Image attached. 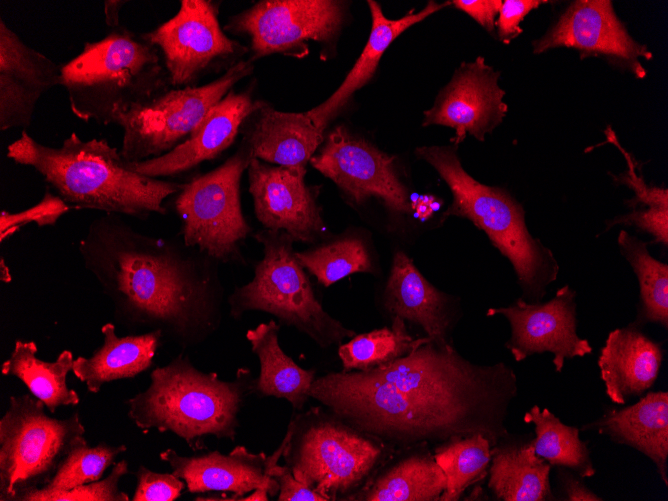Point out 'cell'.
I'll return each instance as SVG.
<instances>
[{
  "instance_id": "cell-8",
  "label": "cell",
  "mask_w": 668,
  "mask_h": 501,
  "mask_svg": "<svg viewBox=\"0 0 668 501\" xmlns=\"http://www.w3.org/2000/svg\"><path fill=\"white\" fill-rule=\"evenodd\" d=\"M262 258L250 282L236 287L229 296L230 315L262 311L294 327L327 348L352 338L355 332L330 316L316 299L309 278L298 261L293 240L285 233L263 229L255 234Z\"/></svg>"
},
{
  "instance_id": "cell-30",
  "label": "cell",
  "mask_w": 668,
  "mask_h": 501,
  "mask_svg": "<svg viewBox=\"0 0 668 501\" xmlns=\"http://www.w3.org/2000/svg\"><path fill=\"white\" fill-rule=\"evenodd\" d=\"M279 330L280 325L270 320L246 333L260 363V374L254 380L253 391L262 397L286 399L299 411L310 397L315 371L303 369L284 353L279 344Z\"/></svg>"
},
{
  "instance_id": "cell-40",
  "label": "cell",
  "mask_w": 668,
  "mask_h": 501,
  "mask_svg": "<svg viewBox=\"0 0 668 501\" xmlns=\"http://www.w3.org/2000/svg\"><path fill=\"white\" fill-rule=\"evenodd\" d=\"M128 473L127 461L121 460L115 464L105 479L48 494L40 501H128V495L118 486L120 479Z\"/></svg>"
},
{
  "instance_id": "cell-34",
  "label": "cell",
  "mask_w": 668,
  "mask_h": 501,
  "mask_svg": "<svg viewBox=\"0 0 668 501\" xmlns=\"http://www.w3.org/2000/svg\"><path fill=\"white\" fill-rule=\"evenodd\" d=\"M620 253L632 267L639 284L637 315L639 328L656 323L668 328V265L648 251V243L621 229L617 238Z\"/></svg>"
},
{
  "instance_id": "cell-43",
  "label": "cell",
  "mask_w": 668,
  "mask_h": 501,
  "mask_svg": "<svg viewBox=\"0 0 668 501\" xmlns=\"http://www.w3.org/2000/svg\"><path fill=\"white\" fill-rule=\"evenodd\" d=\"M270 475L279 485L278 501H327L311 487L298 481L286 465L273 464Z\"/></svg>"
},
{
  "instance_id": "cell-24",
  "label": "cell",
  "mask_w": 668,
  "mask_h": 501,
  "mask_svg": "<svg viewBox=\"0 0 668 501\" xmlns=\"http://www.w3.org/2000/svg\"><path fill=\"white\" fill-rule=\"evenodd\" d=\"M581 431H596L617 444L636 449L655 465L668 485V393L648 392L633 405L609 407Z\"/></svg>"
},
{
  "instance_id": "cell-11",
  "label": "cell",
  "mask_w": 668,
  "mask_h": 501,
  "mask_svg": "<svg viewBox=\"0 0 668 501\" xmlns=\"http://www.w3.org/2000/svg\"><path fill=\"white\" fill-rule=\"evenodd\" d=\"M252 70V61H239L210 83L167 90L119 114L115 124L123 129L120 153L124 160L139 162L159 157L180 145L210 109Z\"/></svg>"
},
{
  "instance_id": "cell-7",
  "label": "cell",
  "mask_w": 668,
  "mask_h": 501,
  "mask_svg": "<svg viewBox=\"0 0 668 501\" xmlns=\"http://www.w3.org/2000/svg\"><path fill=\"white\" fill-rule=\"evenodd\" d=\"M284 438L286 466L327 501L356 492L395 451L321 407L293 416Z\"/></svg>"
},
{
  "instance_id": "cell-4",
  "label": "cell",
  "mask_w": 668,
  "mask_h": 501,
  "mask_svg": "<svg viewBox=\"0 0 668 501\" xmlns=\"http://www.w3.org/2000/svg\"><path fill=\"white\" fill-rule=\"evenodd\" d=\"M253 384L249 370L239 369L234 381H223L180 354L154 369L149 387L127 400L128 416L144 433L170 431L193 450H202L205 436L235 439L238 415Z\"/></svg>"
},
{
  "instance_id": "cell-15",
  "label": "cell",
  "mask_w": 668,
  "mask_h": 501,
  "mask_svg": "<svg viewBox=\"0 0 668 501\" xmlns=\"http://www.w3.org/2000/svg\"><path fill=\"white\" fill-rule=\"evenodd\" d=\"M394 159L338 125L310 163L352 203L361 205L377 198L392 213L410 214L408 190L396 173Z\"/></svg>"
},
{
  "instance_id": "cell-16",
  "label": "cell",
  "mask_w": 668,
  "mask_h": 501,
  "mask_svg": "<svg viewBox=\"0 0 668 501\" xmlns=\"http://www.w3.org/2000/svg\"><path fill=\"white\" fill-rule=\"evenodd\" d=\"M576 291L564 285L544 303L517 299L507 307L489 308L486 316L502 315L511 328L506 343L515 361L550 352L556 372L565 360L584 357L593 351L587 339L577 335Z\"/></svg>"
},
{
  "instance_id": "cell-41",
  "label": "cell",
  "mask_w": 668,
  "mask_h": 501,
  "mask_svg": "<svg viewBox=\"0 0 668 501\" xmlns=\"http://www.w3.org/2000/svg\"><path fill=\"white\" fill-rule=\"evenodd\" d=\"M136 477L133 501H173L186 487L185 481L173 473H157L145 466L138 468Z\"/></svg>"
},
{
  "instance_id": "cell-10",
  "label": "cell",
  "mask_w": 668,
  "mask_h": 501,
  "mask_svg": "<svg viewBox=\"0 0 668 501\" xmlns=\"http://www.w3.org/2000/svg\"><path fill=\"white\" fill-rule=\"evenodd\" d=\"M252 156L242 143L222 165L192 178L174 201L183 242L219 263L243 262L250 233L241 209L240 181Z\"/></svg>"
},
{
  "instance_id": "cell-21",
  "label": "cell",
  "mask_w": 668,
  "mask_h": 501,
  "mask_svg": "<svg viewBox=\"0 0 668 501\" xmlns=\"http://www.w3.org/2000/svg\"><path fill=\"white\" fill-rule=\"evenodd\" d=\"M249 93L231 89L207 113L190 137L159 157L127 162L129 169L154 178L187 172L224 152L235 140L245 119L259 106Z\"/></svg>"
},
{
  "instance_id": "cell-20",
  "label": "cell",
  "mask_w": 668,
  "mask_h": 501,
  "mask_svg": "<svg viewBox=\"0 0 668 501\" xmlns=\"http://www.w3.org/2000/svg\"><path fill=\"white\" fill-rule=\"evenodd\" d=\"M61 83V66L0 19V131L30 126L41 96Z\"/></svg>"
},
{
  "instance_id": "cell-17",
  "label": "cell",
  "mask_w": 668,
  "mask_h": 501,
  "mask_svg": "<svg viewBox=\"0 0 668 501\" xmlns=\"http://www.w3.org/2000/svg\"><path fill=\"white\" fill-rule=\"evenodd\" d=\"M500 72L483 57L463 62L438 93L433 106L424 111L422 125H443L454 129L451 138L458 146L467 135L484 141L502 123L508 106L499 87Z\"/></svg>"
},
{
  "instance_id": "cell-2",
  "label": "cell",
  "mask_w": 668,
  "mask_h": 501,
  "mask_svg": "<svg viewBox=\"0 0 668 501\" xmlns=\"http://www.w3.org/2000/svg\"><path fill=\"white\" fill-rule=\"evenodd\" d=\"M78 251L124 327L160 331L183 348L219 329V262L183 240L145 234L120 215L104 214L89 224Z\"/></svg>"
},
{
  "instance_id": "cell-25",
  "label": "cell",
  "mask_w": 668,
  "mask_h": 501,
  "mask_svg": "<svg viewBox=\"0 0 668 501\" xmlns=\"http://www.w3.org/2000/svg\"><path fill=\"white\" fill-rule=\"evenodd\" d=\"M367 3L371 12L372 26L368 41L359 58L337 90L320 105L307 111L310 119L322 132L349 102L352 95L370 81L382 55L400 34L450 5V2L429 1L417 13L409 12L402 18L388 19L376 1L368 0Z\"/></svg>"
},
{
  "instance_id": "cell-18",
  "label": "cell",
  "mask_w": 668,
  "mask_h": 501,
  "mask_svg": "<svg viewBox=\"0 0 668 501\" xmlns=\"http://www.w3.org/2000/svg\"><path fill=\"white\" fill-rule=\"evenodd\" d=\"M247 170L255 215L265 229L306 243L325 233L316 194L304 181L306 168L270 165L252 158Z\"/></svg>"
},
{
  "instance_id": "cell-28",
  "label": "cell",
  "mask_w": 668,
  "mask_h": 501,
  "mask_svg": "<svg viewBox=\"0 0 668 501\" xmlns=\"http://www.w3.org/2000/svg\"><path fill=\"white\" fill-rule=\"evenodd\" d=\"M101 333L103 344L90 358L79 356L72 368L92 393L99 392L105 383L133 378L150 368L163 338L160 331L119 337L112 323L104 324Z\"/></svg>"
},
{
  "instance_id": "cell-19",
  "label": "cell",
  "mask_w": 668,
  "mask_h": 501,
  "mask_svg": "<svg viewBox=\"0 0 668 501\" xmlns=\"http://www.w3.org/2000/svg\"><path fill=\"white\" fill-rule=\"evenodd\" d=\"M286 445L270 455L252 453L244 446H236L228 455L212 451L200 456H181L173 449L160 453V459L169 464L172 473L183 479L190 493L228 492L230 496H198L194 500L236 501L257 488L267 489L270 496L279 491L277 481L270 475V467L278 463Z\"/></svg>"
},
{
  "instance_id": "cell-6",
  "label": "cell",
  "mask_w": 668,
  "mask_h": 501,
  "mask_svg": "<svg viewBox=\"0 0 668 501\" xmlns=\"http://www.w3.org/2000/svg\"><path fill=\"white\" fill-rule=\"evenodd\" d=\"M416 155L429 163L448 185L452 202L443 218L470 220L511 263L532 303L541 302L559 273L553 252L531 235L525 211L506 190L478 182L463 168L456 146L418 147Z\"/></svg>"
},
{
  "instance_id": "cell-12",
  "label": "cell",
  "mask_w": 668,
  "mask_h": 501,
  "mask_svg": "<svg viewBox=\"0 0 668 501\" xmlns=\"http://www.w3.org/2000/svg\"><path fill=\"white\" fill-rule=\"evenodd\" d=\"M163 58L169 83L176 88L197 86L205 75L229 69L246 50L229 38L218 20V4L182 0L178 12L143 34Z\"/></svg>"
},
{
  "instance_id": "cell-27",
  "label": "cell",
  "mask_w": 668,
  "mask_h": 501,
  "mask_svg": "<svg viewBox=\"0 0 668 501\" xmlns=\"http://www.w3.org/2000/svg\"><path fill=\"white\" fill-rule=\"evenodd\" d=\"M426 445L385 463L345 500L439 501L446 487L445 475Z\"/></svg>"
},
{
  "instance_id": "cell-23",
  "label": "cell",
  "mask_w": 668,
  "mask_h": 501,
  "mask_svg": "<svg viewBox=\"0 0 668 501\" xmlns=\"http://www.w3.org/2000/svg\"><path fill=\"white\" fill-rule=\"evenodd\" d=\"M664 358L661 342L633 323L611 331L597 361L605 393L616 404L641 396L655 383Z\"/></svg>"
},
{
  "instance_id": "cell-1",
  "label": "cell",
  "mask_w": 668,
  "mask_h": 501,
  "mask_svg": "<svg viewBox=\"0 0 668 501\" xmlns=\"http://www.w3.org/2000/svg\"><path fill=\"white\" fill-rule=\"evenodd\" d=\"M518 379L504 362L478 365L448 341L429 338L409 354L363 371L330 372L309 396L358 430L396 450L481 434L495 446Z\"/></svg>"
},
{
  "instance_id": "cell-32",
  "label": "cell",
  "mask_w": 668,
  "mask_h": 501,
  "mask_svg": "<svg viewBox=\"0 0 668 501\" xmlns=\"http://www.w3.org/2000/svg\"><path fill=\"white\" fill-rule=\"evenodd\" d=\"M607 143L614 144L624 155L627 169L619 175H612L613 180L626 185L634 192L626 204L631 212L615 217L606 222L607 229L614 225L635 227L641 232L649 234L653 239L651 244L668 245V190L665 187L648 185L642 176L641 165L631 153L619 143L613 130H605ZM604 142V143H606ZM601 143V144H604Z\"/></svg>"
},
{
  "instance_id": "cell-39",
  "label": "cell",
  "mask_w": 668,
  "mask_h": 501,
  "mask_svg": "<svg viewBox=\"0 0 668 501\" xmlns=\"http://www.w3.org/2000/svg\"><path fill=\"white\" fill-rule=\"evenodd\" d=\"M71 210L73 208L70 205L47 188L43 198L36 205L16 213L7 210L0 212V242L3 243L29 223H35L40 227L54 225L61 216Z\"/></svg>"
},
{
  "instance_id": "cell-42",
  "label": "cell",
  "mask_w": 668,
  "mask_h": 501,
  "mask_svg": "<svg viewBox=\"0 0 668 501\" xmlns=\"http://www.w3.org/2000/svg\"><path fill=\"white\" fill-rule=\"evenodd\" d=\"M549 3L542 0H505L502 1L498 19L497 35L501 42L509 44L522 33L520 23L533 9L541 4Z\"/></svg>"
},
{
  "instance_id": "cell-45",
  "label": "cell",
  "mask_w": 668,
  "mask_h": 501,
  "mask_svg": "<svg viewBox=\"0 0 668 501\" xmlns=\"http://www.w3.org/2000/svg\"><path fill=\"white\" fill-rule=\"evenodd\" d=\"M557 478L561 499L566 501H603L604 499L591 491L583 478L565 467H557Z\"/></svg>"
},
{
  "instance_id": "cell-47",
  "label": "cell",
  "mask_w": 668,
  "mask_h": 501,
  "mask_svg": "<svg viewBox=\"0 0 668 501\" xmlns=\"http://www.w3.org/2000/svg\"><path fill=\"white\" fill-rule=\"evenodd\" d=\"M0 280L4 283H10L12 280L10 270L3 257L0 259Z\"/></svg>"
},
{
  "instance_id": "cell-37",
  "label": "cell",
  "mask_w": 668,
  "mask_h": 501,
  "mask_svg": "<svg viewBox=\"0 0 668 501\" xmlns=\"http://www.w3.org/2000/svg\"><path fill=\"white\" fill-rule=\"evenodd\" d=\"M295 254L302 267L325 287L354 273L374 272L366 243L355 235L342 236Z\"/></svg>"
},
{
  "instance_id": "cell-9",
  "label": "cell",
  "mask_w": 668,
  "mask_h": 501,
  "mask_svg": "<svg viewBox=\"0 0 668 501\" xmlns=\"http://www.w3.org/2000/svg\"><path fill=\"white\" fill-rule=\"evenodd\" d=\"M44 403L29 394L11 396L0 419V500L18 501L48 484L68 453L85 441L78 413L48 416Z\"/></svg>"
},
{
  "instance_id": "cell-46",
  "label": "cell",
  "mask_w": 668,
  "mask_h": 501,
  "mask_svg": "<svg viewBox=\"0 0 668 501\" xmlns=\"http://www.w3.org/2000/svg\"><path fill=\"white\" fill-rule=\"evenodd\" d=\"M126 3L122 0H106L104 1V13L106 24L116 29L119 27V13L121 7Z\"/></svg>"
},
{
  "instance_id": "cell-31",
  "label": "cell",
  "mask_w": 668,
  "mask_h": 501,
  "mask_svg": "<svg viewBox=\"0 0 668 501\" xmlns=\"http://www.w3.org/2000/svg\"><path fill=\"white\" fill-rule=\"evenodd\" d=\"M37 351L35 342L17 340L10 357L1 365V373L21 380L51 413L60 406L77 405L79 395L66 384L74 363L72 352L65 350L55 361L47 362L36 356Z\"/></svg>"
},
{
  "instance_id": "cell-33",
  "label": "cell",
  "mask_w": 668,
  "mask_h": 501,
  "mask_svg": "<svg viewBox=\"0 0 668 501\" xmlns=\"http://www.w3.org/2000/svg\"><path fill=\"white\" fill-rule=\"evenodd\" d=\"M524 422L534 425L535 437L530 439L535 454L552 467H565L587 478L595 475L587 442L579 437L580 428L568 426L547 408L534 405L524 414Z\"/></svg>"
},
{
  "instance_id": "cell-26",
  "label": "cell",
  "mask_w": 668,
  "mask_h": 501,
  "mask_svg": "<svg viewBox=\"0 0 668 501\" xmlns=\"http://www.w3.org/2000/svg\"><path fill=\"white\" fill-rule=\"evenodd\" d=\"M450 300L424 278L404 252L395 254L384 292V305L391 313L420 325L431 339L448 341Z\"/></svg>"
},
{
  "instance_id": "cell-22",
  "label": "cell",
  "mask_w": 668,
  "mask_h": 501,
  "mask_svg": "<svg viewBox=\"0 0 668 501\" xmlns=\"http://www.w3.org/2000/svg\"><path fill=\"white\" fill-rule=\"evenodd\" d=\"M240 131L252 158L290 168H305L324 140L307 112H282L263 102L245 119Z\"/></svg>"
},
{
  "instance_id": "cell-44",
  "label": "cell",
  "mask_w": 668,
  "mask_h": 501,
  "mask_svg": "<svg viewBox=\"0 0 668 501\" xmlns=\"http://www.w3.org/2000/svg\"><path fill=\"white\" fill-rule=\"evenodd\" d=\"M457 9L465 12L489 33L495 30V19L499 13L500 0H454L451 2Z\"/></svg>"
},
{
  "instance_id": "cell-13",
  "label": "cell",
  "mask_w": 668,
  "mask_h": 501,
  "mask_svg": "<svg viewBox=\"0 0 668 501\" xmlns=\"http://www.w3.org/2000/svg\"><path fill=\"white\" fill-rule=\"evenodd\" d=\"M345 2L262 0L229 18L224 31L247 35L254 58L283 54L303 58L307 41L330 42L340 32Z\"/></svg>"
},
{
  "instance_id": "cell-36",
  "label": "cell",
  "mask_w": 668,
  "mask_h": 501,
  "mask_svg": "<svg viewBox=\"0 0 668 501\" xmlns=\"http://www.w3.org/2000/svg\"><path fill=\"white\" fill-rule=\"evenodd\" d=\"M429 337L412 338L405 320L394 316L391 328L375 329L353 336L339 346L338 355L344 371H363L392 362L409 354Z\"/></svg>"
},
{
  "instance_id": "cell-29",
  "label": "cell",
  "mask_w": 668,
  "mask_h": 501,
  "mask_svg": "<svg viewBox=\"0 0 668 501\" xmlns=\"http://www.w3.org/2000/svg\"><path fill=\"white\" fill-rule=\"evenodd\" d=\"M530 439L510 440L508 434L491 448L488 488L497 500H556L552 466L535 454Z\"/></svg>"
},
{
  "instance_id": "cell-3",
  "label": "cell",
  "mask_w": 668,
  "mask_h": 501,
  "mask_svg": "<svg viewBox=\"0 0 668 501\" xmlns=\"http://www.w3.org/2000/svg\"><path fill=\"white\" fill-rule=\"evenodd\" d=\"M6 156L35 169L73 210L92 209L138 219L153 213L164 215V200L185 184L135 172L107 140L84 141L75 132L53 147L22 130L8 145Z\"/></svg>"
},
{
  "instance_id": "cell-38",
  "label": "cell",
  "mask_w": 668,
  "mask_h": 501,
  "mask_svg": "<svg viewBox=\"0 0 668 501\" xmlns=\"http://www.w3.org/2000/svg\"><path fill=\"white\" fill-rule=\"evenodd\" d=\"M126 449L125 445L110 446L104 442L89 447L85 440L68 453L48 484L25 492L18 501H40L48 494L98 481L116 456Z\"/></svg>"
},
{
  "instance_id": "cell-35",
  "label": "cell",
  "mask_w": 668,
  "mask_h": 501,
  "mask_svg": "<svg viewBox=\"0 0 668 501\" xmlns=\"http://www.w3.org/2000/svg\"><path fill=\"white\" fill-rule=\"evenodd\" d=\"M491 444L481 434L452 437L438 444L434 458L446 478L439 501H457L467 488L487 475Z\"/></svg>"
},
{
  "instance_id": "cell-5",
  "label": "cell",
  "mask_w": 668,
  "mask_h": 501,
  "mask_svg": "<svg viewBox=\"0 0 668 501\" xmlns=\"http://www.w3.org/2000/svg\"><path fill=\"white\" fill-rule=\"evenodd\" d=\"M159 50L143 34L119 26L103 39L86 42L61 66L70 109L83 121L115 124L119 114L168 90Z\"/></svg>"
},
{
  "instance_id": "cell-14",
  "label": "cell",
  "mask_w": 668,
  "mask_h": 501,
  "mask_svg": "<svg viewBox=\"0 0 668 501\" xmlns=\"http://www.w3.org/2000/svg\"><path fill=\"white\" fill-rule=\"evenodd\" d=\"M533 53L567 47L578 51L580 59L598 57L638 79L647 76L641 59L651 60L647 45L636 41L618 18L609 0H576L539 39L532 42Z\"/></svg>"
}]
</instances>
